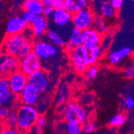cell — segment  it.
Wrapping results in <instances>:
<instances>
[{"label": "cell", "instance_id": "cell-1", "mask_svg": "<svg viewBox=\"0 0 134 134\" xmlns=\"http://www.w3.org/2000/svg\"><path fill=\"white\" fill-rule=\"evenodd\" d=\"M34 42L28 39L23 34L7 35L2 44L3 54L22 59L33 50Z\"/></svg>", "mask_w": 134, "mask_h": 134}, {"label": "cell", "instance_id": "cell-9", "mask_svg": "<svg viewBox=\"0 0 134 134\" xmlns=\"http://www.w3.org/2000/svg\"><path fill=\"white\" fill-rule=\"evenodd\" d=\"M132 49L129 46H124L111 49L107 54L108 62L112 66L119 65L131 55H132Z\"/></svg>", "mask_w": 134, "mask_h": 134}, {"label": "cell", "instance_id": "cell-29", "mask_svg": "<svg viewBox=\"0 0 134 134\" xmlns=\"http://www.w3.org/2000/svg\"><path fill=\"white\" fill-rule=\"evenodd\" d=\"M3 121L6 126L16 127V125H17V121H18L17 111H14V109H12L11 113L8 114V116L5 119H3Z\"/></svg>", "mask_w": 134, "mask_h": 134}, {"label": "cell", "instance_id": "cell-28", "mask_svg": "<svg viewBox=\"0 0 134 134\" xmlns=\"http://www.w3.org/2000/svg\"><path fill=\"white\" fill-rule=\"evenodd\" d=\"M66 134H82V125L76 122H66L64 128Z\"/></svg>", "mask_w": 134, "mask_h": 134}, {"label": "cell", "instance_id": "cell-33", "mask_svg": "<svg viewBox=\"0 0 134 134\" xmlns=\"http://www.w3.org/2000/svg\"><path fill=\"white\" fill-rule=\"evenodd\" d=\"M0 134H24V132L16 127H9L5 125L2 129Z\"/></svg>", "mask_w": 134, "mask_h": 134}, {"label": "cell", "instance_id": "cell-17", "mask_svg": "<svg viewBox=\"0 0 134 134\" xmlns=\"http://www.w3.org/2000/svg\"><path fill=\"white\" fill-rule=\"evenodd\" d=\"M30 27L34 33L36 38H41L47 35L48 31V20L44 15L37 16L36 19L30 24Z\"/></svg>", "mask_w": 134, "mask_h": 134}, {"label": "cell", "instance_id": "cell-30", "mask_svg": "<svg viewBox=\"0 0 134 134\" xmlns=\"http://www.w3.org/2000/svg\"><path fill=\"white\" fill-rule=\"evenodd\" d=\"M98 73H99L98 66L96 65H92L88 67V69L85 72V77L87 80L92 81L97 77Z\"/></svg>", "mask_w": 134, "mask_h": 134}, {"label": "cell", "instance_id": "cell-23", "mask_svg": "<svg viewBox=\"0 0 134 134\" xmlns=\"http://www.w3.org/2000/svg\"><path fill=\"white\" fill-rule=\"evenodd\" d=\"M120 105L121 107L126 111H130L134 109V90L126 92L122 95L120 100Z\"/></svg>", "mask_w": 134, "mask_h": 134}, {"label": "cell", "instance_id": "cell-37", "mask_svg": "<svg viewBox=\"0 0 134 134\" xmlns=\"http://www.w3.org/2000/svg\"><path fill=\"white\" fill-rule=\"evenodd\" d=\"M12 109H10L7 107H3V106H1V108H0V116H1V118L3 120L5 119L6 117L8 116V114L11 113Z\"/></svg>", "mask_w": 134, "mask_h": 134}, {"label": "cell", "instance_id": "cell-26", "mask_svg": "<svg viewBox=\"0 0 134 134\" xmlns=\"http://www.w3.org/2000/svg\"><path fill=\"white\" fill-rule=\"evenodd\" d=\"M127 121V116L123 113H119L114 115L109 121V125L112 128H120L123 126Z\"/></svg>", "mask_w": 134, "mask_h": 134}, {"label": "cell", "instance_id": "cell-12", "mask_svg": "<svg viewBox=\"0 0 134 134\" xmlns=\"http://www.w3.org/2000/svg\"><path fill=\"white\" fill-rule=\"evenodd\" d=\"M22 15H14L7 21L5 26V33L8 35H14L23 34L29 26Z\"/></svg>", "mask_w": 134, "mask_h": 134}, {"label": "cell", "instance_id": "cell-4", "mask_svg": "<svg viewBox=\"0 0 134 134\" xmlns=\"http://www.w3.org/2000/svg\"><path fill=\"white\" fill-rule=\"evenodd\" d=\"M63 117L66 122H76L83 125L88 119V113L80 104L70 102L63 108Z\"/></svg>", "mask_w": 134, "mask_h": 134}, {"label": "cell", "instance_id": "cell-22", "mask_svg": "<svg viewBox=\"0 0 134 134\" xmlns=\"http://www.w3.org/2000/svg\"><path fill=\"white\" fill-rule=\"evenodd\" d=\"M46 35H47V40L50 42H52V44L58 46L59 48H63L66 46L67 42L65 41V38L56 30H49Z\"/></svg>", "mask_w": 134, "mask_h": 134}, {"label": "cell", "instance_id": "cell-36", "mask_svg": "<svg viewBox=\"0 0 134 134\" xmlns=\"http://www.w3.org/2000/svg\"><path fill=\"white\" fill-rule=\"evenodd\" d=\"M125 1V0H111L110 3L116 10H119L122 8Z\"/></svg>", "mask_w": 134, "mask_h": 134}, {"label": "cell", "instance_id": "cell-39", "mask_svg": "<svg viewBox=\"0 0 134 134\" xmlns=\"http://www.w3.org/2000/svg\"><path fill=\"white\" fill-rule=\"evenodd\" d=\"M54 9H59L64 7V1H56L53 3Z\"/></svg>", "mask_w": 134, "mask_h": 134}, {"label": "cell", "instance_id": "cell-40", "mask_svg": "<svg viewBox=\"0 0 134 134\" xmlns=\"http://www.w3.org/2000/svg\"><path fill=\"white\" fill-rule=\"evenodd\" d=\"M44 7H53V0H40Z\"/></svg>", "mask_w": 134, "mask_h": 134}, {"label": "cell", "instance_id": "cell-25", "mask_svg": "<svg viewBox=\"0 0 134 134\" xmlns=\"http://www.w3.org/2000/svg\"><path fill=\"white\" fill-rule=\"evenodd\" d=\"M100 14L104 19H112L117 14V10L112 7L110 2L103 3L100 10Z\"/></svg>", "mask_w": 134, "mask_h": 134}, {"label": "cell", "instance_id": "cell-13", "mask_svg": "<svg viewBox=\"0 0 134 134\" xmlns=\"http://www.w3.org/2000/svg\"><path fill=\"white\" fill-rule=\"evenodd\" d=\"M7 79L11 90L16 96L20 95L23 90L29 84V77L20 70L11 74Z\"/></svg>", "mask_w": 134, "mask_h": 134}, {"label": "cell", "instance_id": "cell-3", "mask_svg": "<svg viewBox=\"0 0 134 134\" xmlns=\"http://www.w3.org/2000/svg\"><path fill=\"white\" fill-rule=\"evenodd\" d=\"M33 52H34L42 61L50 62L52 60H56L58 55L60 54L59 48L48 40H37L33 43Z\"/></svg>", "mask_w": 134, "mask_h": 134}, {"label": "cell", "instance_id": "cell-43", "mask_svg": "<svg viewBox=\"0 0 134 134\" xmlns=\"http://www.w3.org/2000/svg\"><path fill=\"white\" fill-rule=\"evenodd\" d=\"M132 3H134V0H132Z\"/></svg>", "mask_w": 134, "mask_h": 134}, {"label": "cell", "instance_id": "cell-42", "mask_svg": "<svg viewBox=\"0 0 134 134\" xmlns=\"http://www.w3.org/2000/svg\"><path fill=\"white\" fill-rule=\"evenodd\" d=\"M54 2H56V1H64V0H53Z\"/></svg>", "mask_w": 134, "mask_h": 134}, {"label": "cell", "instance_id": "cell-8", "mask_svg": "<svg viewBox=\"0 0 134 134\" xmlns=\"http://www.w3.org/2000/svg\"><path fill=\"white\" fill-rule=\"evenodd\" d=\"M15 96L11 89L7 77H2L0 79V105L13 109L17 102Z\"/></svg>", "mask_w": 134, "mask_h": 134}, {"label": "cell", "instance_id": "cell-24", "mask_svg": "<svg viewBox=\"0 0 134 134\" xmlns=\"http://www.w3.org/2000/svg\"><path fill=\"white\" fill-rule=\"evenodd\" d=\"M87 52H88V59L89 65H96L98 62L100 58L102 57L104 50L100 46H96L94 48H87Z\"/></svg>", "mask_w": 134, "mask_h": 134}, {"label": "cell", "instance_id": "cell-6", "mask_svg": "<svg viewBox=\"0 0 134 134\" xmlns=\"http://www.w3.org/2000/svg\"><path fill=\"white\" fill-rule=\"evenodd\" d=\"M95 14L91 8L83 9L72 15V24L75 28L85 31L92 27L95 21Z\"/></svg>", "mask_w": 134, "mask_h": 134}, {"label": "cell", "instance_id": "cell-21", "mask_svg": "<svg viewBox=\"0 0 134 134\" xmlns=\"http://www.w3.org/2000/svg\"><path fill=\"white\" fill-rule=\"evenodd\" d=\"M70 97V90L66 83H61L57 89L56 103L59 105H62L68 102Z\"/></svg>", "mask_w": 134, "mask_h": 134}, {"label": "cell", "instance_id": "cell-19", "mask_svg": "<svg viewBox=\"0 0 134 134\" xmlns=\"http://www.w3.org/2000/svg\"><path fill=\"white\" fill-rule=\"evenodd\" d=\"M90 0H64V8L72 14L88 8Z\"/></svg>", "mask_w": 134, "mask_h": 134}, {"label": "cell", "instance_id": "cell-20", "mask_svg": "<svg viewBox=\"0 0 134 134\" xmlns=\"http://www.w3.org/2000/svg\"><path fill=\"white\" fill-rule=\"evenodd\" d=\"M22 9L39 16L43 15L44 7L40 0H24L22 3Z\"/></svg>", "mask_w": 134, "mask_h": 134}, {"label": "cell", "instance_id": "cell-7", "mask_svg": "<svg viewBox=\"0 0 134 134\" xmlns=\"http://www.w3.org/2000/svg\"><path fill=\"white\" fill-rule=\"evenodd\" d=\"M43 62L41 59L31 51L20 60V70L28 77L43 70Z\"/></svg>", "mask_w": 134, "mask_h": 134}, {"label": "cell", "instance_id": "cell-18", "mask_svg": "<svg viewBox=\"0 0 134 134\" xmlns=\"http://www.w3.org/2000/svg\"><path fill=\"white\" fill-rule=\"evenodd\" d=\"M81 46H83V31L74 27L69 34L68 42H67L65 47L68 51H69L74 47Z\"/></svg>", "mask_w": 134, "mask_h": 134}, {"label": "cell", "instance_id": "cell-38", "mask_svg": "<svg viewBox=\"0 0 134 134\" xmlns=\"http://www.w3.org/2000/svg\"><path fill=\"white\" fill-rule=\"evenodd\" d=\"M54 10H55V9H54L53 7H46L43 9V15H44L45 17H47V18H48V17H52Z\"/></svg>", "mask_w": 134, "mask_h": 134}, {"label": "cell", "instance_id": "cell-5", "mask_svg": "<svg viewBox=\"0 0 134 134\" xmlns=\"http://www.w3.org/2000/svg\"><path fill=\"white\" fill-rule=\"evenodd\" d=\"M69 59L73 69L79 74L86 71L89 66L87 48L85 46L74 47L68 51Z\"/></svg>", "mask_w": 134, "mask_h": 134}, {"label": "cell", "instance_id": "cell-2", "mask_svg": "<svg viewBox=\"0 0 134 134\" xmlns=\"http://www.w3.org/2000/svg\"><path fill=\"white\" fill-rule=\"evenodd\" d=\"M16 111L18 115L16 128L23 132H26L36 127V121L40 116L39 112L36 106L22 104Z\"/></svg>", "mask_w": 134, "mask_h": 134}, {"label": "cell", "instance_id": "cell-11", "mask_svg": "<svg viewBox=\"0 0 134 134\" xmlns=\"http://www.w3.org/2000/svg\"><path fill=\"white\" fill-rule=\"evenodd\" d=\"M20 59L14 56L3 54L0 58V74L2 77H8L14 72L19 70Z\"/></svg>", "mask_w": 134, "mask_h": 134}, {"label": "cell", "instance_id": "cell-35", "mask_svg": "<svg viewBox=\"0 0 134 134\" xmlns=\"http://www.w3.org/2000/svg\"><path fill=\"white\" fill-rule=\"evenodd\" d=\"M124 75L127 79H132L134 78V65H129L125 69Z\"/></svg>", "mask_w": 134, "mask_h": 134}, {"label": "cell", "instance_id": "cell-44", "mask_svg": "<svg viewBox=\"0 0 134 134\" xmlns=\"http://www.w3.org/2000/svg\"><path fill=\"white\" fill-rule=\"evenodd\" d=\"M132 134H134V130H133V132H132Z\"/></svg>", "mask_w": 134, "mask_h": 134}, {"label": "cell", "instance_id": "cell-10", "mask_svg": "<svg viewBox=\"0 0 134 134\" xmlns=\"http://www.w3.org/2000/svg\"><path fill=\"white\" fill-rule=\"evenodd\" d=\"M29 83L35 86L40 94L48 92L52 84L49 74L44 70H41L37 73L29 76Z\"/></svg>", "mask_w": 134, "mask_h": 134}, {"label": "cell", "instance_id": "cell-31", "mask_svg": "<svg viewBox=\"0 0 134 134\" xmlns=\"http://www.w3.org/2000/svg\"><path fill=\"white\" fill-rule=\"evenodd\" d=\"M47 120L46 117L43 116V115H40L39 116V118L36 121V129L38 131V132L39 134H41L43 132V131L44 130L45 127L47 126Z\"/></svg>", "mask_w": 134, "mask_h": 134}, {"label": "cell", "instance_id": "cell-15", "mask_svg": "<svg viewBox=\"0 0 134 134\" xmlns=\"http://www.w3.org/2000/svg\"><path fill=\"white\" fill-rule=\"evenodd\" d=\"M103 35L94 27L83 31V46L87 48L100 46L103 40Z\"/></svg>", "mask_w": 134, "mask_h": 134}, {"label": "cell", "instance_id": "cell-16", "mask_svg": "<svg viewBox=\"0 0 134 134\" xmlns=\"http://www.w3.org/2000/svg\"><path fill=\"white\" fill-rule=\"evenodd\" d=\"M72 15L73 14L71 12L63 7L59 9H55L51 18L55 25L59 27H64L72 23Z\"/></svg>", "mask_w": 134, "mask_h": 134}, {"label": "cell", "instance_id": "cell-34", "mask_svg": "<svg viewBox=\"0 0 134 134\" xmlns=\"http://www.w3.org/2000/svg\"><path fill=\"white\" fill-rule=\"evenodd\" d=\"M22 17L24 19V20L28 23V24H31L33 21H34L36 18V15L34 14L33 13L30 12V11H27V10H23L22 12Z\"/></svg>", "mask_w": 134, "mask_h": 134}, {"label": "cell", "instance_id": "cell-32", "mask_svg": "<svg viewBox=\"0 0 134 134\" xmlns=\"http://www.w3.org/2000/svg\"><path fill=\"white\" fill-rule=\"evenodd\" d=\"M82 129L83 132H85L86 134H90V133H93L96 130V125L94 122L87 121L85 123H83L82 125Z\"/></svg>", "mask_w": 134, "mask_h": 134}, {"label": "cell", "instance_id": "cell-14", "mask_svg": "<svg viewBox=\"0 0 134 134\" xmlns=\"http://www.w3.org/2000/svg\"><path fill=\"white\" fill-rule=\"evenodd\" d=\"M19 100L23 105L36 106L40 100V93L29 83L20 95H19Z\"/></svg>", "mask_w": 134, "mask_h": 134}, {"label": "cell", "instance_id": "cell-27", "mask_svg": "<svg viewBox=\"0 0 134 134\" xmlns=\"http://www.w3.org/2000/svg\"><path fill=\"white\" fill-rule=\"evenodd\" d=\"M93 26L99 32H100L102 35H105L108 31V26L102 16H97L96 17Z\"/></svg>", "mask_w": 134, "mask_h": 134}, {"label": "cell", "instance_id": "cell-41", "mask_svg": "<svg viewBox=\"0 0 134 134\" xmlns=\"http://www.w3.org/2000/svg\"><path fill=\"white\" fill-rule=\"evenodd\" d=\"M132 64L134 65V54H132Z\"/></svg>", "mask_w": 134, "mask_h": 134}]
</instances>
